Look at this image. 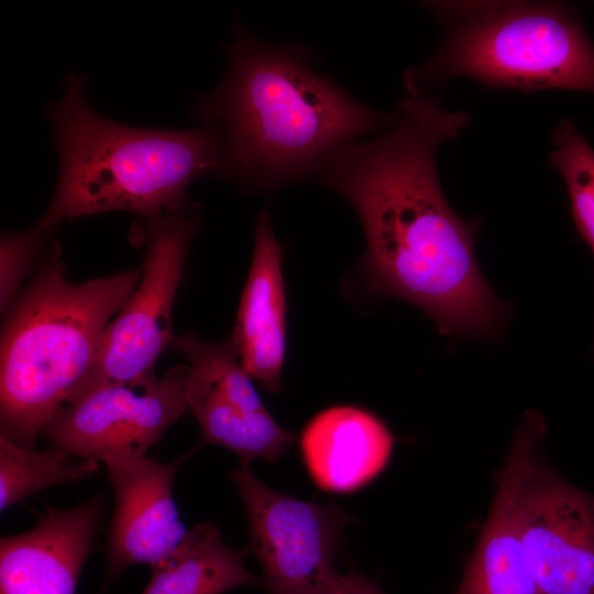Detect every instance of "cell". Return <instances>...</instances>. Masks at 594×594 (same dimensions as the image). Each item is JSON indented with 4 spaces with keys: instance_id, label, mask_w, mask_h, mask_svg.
Returning a JSON list of instances; mask_svg holds the SVG:
<instances>
[{
    "instance_id": "1",
    "label": "cell",
    "mask_w": 594,
    "mask_h": 594,
    "mask_svg": "<svg viewBox=\"0 0 594 594\" xmlns=\"http://www.w3.org/2000/svg\"><path fill=\"white\" fill-rule=\"evenodd\" d=\"M397 114L384 133L341 147L319 172L360 218L369 288L418 307L441 334L498 338L510 307L479 266L480 222L452 209L436 167L439 145L470 119L430 96L405 97Z\"/></svg>"
},
{
    "instance_id": "2",
    "label": "cell",
    "mask_w": 594,
    "mask_h": 594,
    "mask_svg": "<svg viewBox=\"0 0 594 594\" xmlns=\"http://www.w3.org/2000/svg\"><path fill=\"white\" fill-rule=\"evenodd\" d=\"M228 52L223 80L193 112L220 128L228 176L244 185L273 190L319 174L341 147L397 121L315 72L302 47L267 45L238 25Z\"/></svg>"
},
{
    "instance_id": "3",
    "label": "cell",
    "mask_w": 594,
    "mask_h": 594,
    "mask_svg": "<svg viewBox=\"0 0 594 594\" xmlns=\"http://www.w3.org/2000/svg\"><path fill=\"white\" fill-rule=\"evenodd\" d=\"M85 87L84 76L67 75L63 98L47 111L59 175L34 229L47 232L64 220L116 210L143 219L180 211L193 180L228 176L220 128L153 130L116 123L90 108Z\"/></svg>"
},
{
    "instance_id": "4",
    "label": "cell",
    "mask_w": 594,
    "mask_h": 594,
    "mask_svg": "<svg viewBox=\"0 0 594 594\" xmlns=\"http://www.w3.org/2000/svg\"><path fill=\"white\" fill-rule=\"evenodd\" d=\"M142 270L75 284L54 242L10 307L1 336V437L32 449L40 430L87 375L109 322Z\"/></svg>"
},
{
    "instance_id": "5",
    "label": "cell",
    "mask_w": 594,
    "mask_h": 594,
    "mask_svg": "<svg viewBox=\"0 0 594 594\" xmlns=\"http://www.w3.org/2000/svg\"><path fill=\"white\" fill-rule=\"evenodd\" d=\"M443 25L438 48L409 68V96H428L457 77L488 88L594 94V44L569 7L546 1H431Z\"/></svg>"
},
{
    "instance_id": "6",
    "label": "cell",
    "mask_w": 594,
    "mask_h": 594,
    "mask_svg": "<svg viewBox=\"0 0 594 594\" xmlns=\"http://www.w3.org/2000/svg\"><path fill=\"white\" fill-rule=\"evenodd\" d=\"M547 424L525 414L510 447L517 517L537 594H594V494L564 480L542 454Z\"/></svg>"
},
{
    "instance_id": "7",
    "label": "cell",
    "mask_w": 594,
    "mask_h": 594,
    "mask_svg": "<svg viewBox=\"0 0 594 594\" xmlns=\"http://www.w3.org/2000/svg\"><path fill=\"white\" fill-rule=\"evenodd\" d=\"M197 224L196 216L184 209L143 219L135 228V241L145 245L141 279L105 329L78 387L134 382L154 372L158 356L175 339L173 306Z\"/></svg>"
},
{
    "instance_id": "8",
    "label": "cell",
    "mask_w": 594,
    "mask_h": 594,
    "mask_svg": "<svg viewBox=\"0 0 594 594\" xmlns=\"http://www.w3.org/2000/svg\"><path fill=\"white\" fill-rule=\"evenodd\" d=\"M230 477L249 521L250 548L267 594H326L337 574L343 528L352 520L334 503L316 504L264 485L249 463Z\"/></svg>"
},
{
    "instance_id": "9",
    "label": "cell",
    "mask_w": 594,
    "mask_h": 594,
    "mask_svg": "<svg viewBox=\"0 0 594 594\" xmlns=\"http://www.w3.org/2000/svg\"><path fill=\"white\" fill-rule=\"evenodd\" d=\"M188 365L129 383L78 387L43 428L53 447L80 460L142 453L188 408Z\"/></svg>"
},
{
    "instance_id": "10",
    "label": "cell",
    "mask_w": 594,
    "mask_h": 594,
    "mask_svg": "<svg viewBox=\"0 0 594 594\" xmlns=\"http://www.w3.org/2000/svg\"><path fill=\"white\" fill-rule=\"evenodd\" d=\"M188 361L186 396L201 441L234 452L241 463L280 459L294 442L264 406L230 340L207 342L194 333L174 339Z\"/></svg>"
},
{
    "instance_id": "11",
    "label": "cell",
    "mask_w": 594,
    "mask_h": 594,
    "mask_svg": "<svg viewBox=\"0 0 594 594\" xmlns=\"http://www.w3.org/2000/svg\"><path fill=\"white\" fill-rule=\"evenodd\" d=\"M193 451L172 463L142 453H119L105 459L114 491L108 530L107 581L133 564L148 566L176 550L187 534L173 497L180 465Z\"/></svg>"
},
{
    "instance_id": "12",
    "label": "cell",
    "mask_w": 594,
    "mask_h": 594,
    "mask_svg": "<svg viewBox=\"0 0 594 594\" xmlns=\"http://www.w3.org/2000/svg\"><path fill=\"white\" fill-rule=\"evenodd\" d=\"M105 501L50 508L30 530L0 541V594H76Z\"/></svg>"
},
{
    "instance_id": "13",
    "label": "cell",
    "mask_w": 594,
    "mask_h": 594,
    "mask_svg": "<svg viewBox=\"0 0 594 594\" xmlns=\"http://www.w3.org/2000/svg\"><path fill=\"white\" fill-rule=\"evenodd\" d=\"M254 233L250 272L230 340L250 376L279 392L286 353L282 249L266 212L257 217Z\"/></svg>"
},
{
    "instance_id": "14",
    "label": "cell",
    "mask_w": 594,
    "mask_h": 594,
    "mask_svg": "<svg viewBox=\"0 0 594 594\" xmlns=\"http://www.w3.org/2000/svg\"><path fill=\"white\" fill-rule=\"evenodd\" d=\"M393 446L387 426L372 413L353 406L320 411L300 437L314 482L333 493H350L372 481L387 464Z\"/></svg>"
},
{
    "instance_id": "15",
    "label": "cell",
    "mask_w": 594,
    "mask_h": 594,
    "mask_svg": "<svg viewBox=\"0 0 594 594\" xmlns=\"http://www.w3.org/2000/svg\"><path fill=\"white\" fill-rule=\"evenodd\" d=\"M517 462L512 452L454 594H537L517 517Z\"/></svg>"
},
{
    "instance_id": "16",
    "label": "cell",
    "mask_w": 594,
    "mask_h": 594,
    "mask_svg": "<svg viewBox=\"0 0 594 594\" xmlns=\"http://www.w3.org/2000/svg\"><path fill=\"white\" fill-rule=\"evenodd\" d=\"M230 549L212 522L187 531L176 550L151 565L152 579L142 594H222L239 586H263Z\"/></svg>"
},
{
    "instance_id": "17",
    "label": "cell",
    "mask_w": 594,
    "mask_h": 594,
    "mask_svg": "<svg viewBox=\"0 0 594 594\" xmlns=\"http://www.w3.org/2000/svg\"><path fill=\"white\" fill-rule=\"evenodd\" d=\"M99 470L97 461L76 460L52 447L35 451L0 437V508L47 487L86 479Z\"/></svg>"
},
{
    "instance_id": "18",
    "label": "cell",
    "mask_w": 594,
    "mask_h": 594,
    "mask_svg": "<svg viewBox=\"0 0 594 594\" xmlns=\"http://www.w3.org/2000/svg\"><path fill=\"white\" fill-rule=\"evenodd\" d=\"M552 144L550 163L565 184L575 228L594 255V148L570 119L556 127Z\"/></svg>"
},
{
    "instance_id": "19",
    "label": "cell",
    "mask_w": 594,
    "mask_h": 594,
    "mask_svg": "<svg viewBox=\"0 0 594 594\" xmlns=\"http://www.w3.org/2000/svg\"><path fill=\"white\" fill-rule=\"evenodd\" d=\"M33 227L23 233L1 237V311H6L45 238Z\"/></svg>"
},
{
    "instance_id": "20",
    "label": "cell",
    "mask_w": 594,
    "mask_h": 594,
    "mask_svg": "<svg viewBox=\"0 0 594 594\" xmlns=\"http://www.w3.org/2000/svg\"><path fill=\"white\" fill-rule=\"evenodd\" d=\"M326 594H384L372 580L358 572L338 573L328 585Z\"/></svg>"
}]
</instances>
